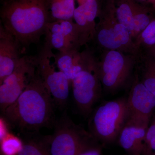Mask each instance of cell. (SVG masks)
<instances>
[{"label":"cell","instance_id":"cell-1","mask_svg":"<svg viewBox=\"0 0 155 155\" xmlns=\"http://www.w3.org/2000/svg\"><path fill=\"white\" fill-rule=\"evenodd\" d=\"M54 102L38 72L17 101L3 112L10 124L22 131H38L54 121Z\"/></svg>","mask_w":155,"mask_h":155},{"label":"cell","instance_id":"cell-2","mask_svg":"<svg viewBox=\"0 0 155 155\" xmlns=\"http://www.w3.org/2000/svg\"><path fill=\"white\" fill-rule=\"evenodd\" d=\"M1 17V24L20 46L38 42L50 21L47 0L5 1Z\"/></svg>","mask_w":155,"mask_h":155},{"label":"cell","instance_id":"cell-3","mask_svg":"<svg viewBox=\"0 0 155 155\" xmlns=\"http://www.w3.org/2000/svg\"><path fill=\"white\" fill-rule=\"evenodd\" d=\"M128 117L127 98L104 102L93 112L88 122L89 132L97 141L110 144L118 139Z\"/></svg>","mask_w":155,"mask_h":155},{"label":"cell","instance_id":"cell-4","mask_svg":"<svg viewBox=\"0 0 155 155\" xmlns=\"http://www.w3.org/2000/svg\"><path fill=\"white\" fill-rule=\"evenodd\" d=\"M95 140L90 132L63 116L56 123L53 135L48 136L50 155H77Z\"/></svg>","mask_w":155,"mask_h":155},{"label":"cell","instance_id":"cell-5","mask_svg":"<svg viewBox=\"0 0 155 155\" xmlns=\"http://www.w3.org/2000/svg\"><path fill=\"white\" fill-rule=\"evenodd\" d=\"M101 81L97 65L92 61L71 82L75 104L82 115L91 113L101 94Z\"/></svg>","mask_w":155,"mask_h":155},{"label":"cell","instance_id":"cell-6","mask_svg":"<svg viewBox=\"0 0 155 155\" xmlns=\"http://www.w3.org/2000/svg\"><path fill=\"white\" fill-rule=\"evenodd\" d=\"M52 50L44 47L35 58L37 72L56 104L63 108L67 104L71 82L61 71H56L51 62Z\"/></svg>","mask_w":155,"mask_h":155},{"label":"cell","instance_id":"cell-7","mask_svg":"<svg viewBox=\"0 0 155 155\" xmlns=\"http://www.w3.org/2000/svg\"><path fill=\"white\" fill-rule=\"evenodd\" d=\"M36 71L35 59L26 56L20 58L14 72L0 84V107L2 113L17 101Z\"/></svg>","mask_w":155,"mask_h":155},{"label":"cell","instance_id":"cell-8","mask_svg":"<svg viewBox=\"0 0 155 155\" xmlns=\"http://www.w3.org/2000/svg\"><path fill=\"white\" fill-rule=\"evenodd\" d=\"M98 73L101 83L108 91L114 92L125 83L131 71L130 61L122 53L116 50H110L105 56Z\"/></svg>","mask_w":155,"mask_h":155},{"label":"cell","instance_id":"cell-9","mask_svg":"<svg viewBox=\"0 0 155 155\" xmlns=\"http://www.w3.org/2000/svg\"><path fill=\"white\" fill-rule=\"evenodd\" d=\"M45 47L60 52L77 50L80 45L78 28L72 20L50 21L45 29Z\"/></svg>","mask_w":155,"mask_h":155},{"label":"cell","instance_id":"cell-10","mask_svg":"<svg viewBox=\"0 0 155 155\" xmlns=\"http://www.w3.org/2000/svg\"><path fill=\"white\" fill-rule=\"evenodd\" d=\"M127 119L149 123L155 109V96L137 78L127 98Z\"/></svg>","mask_w":155,"mask_h":155},{"label":"cell","instance_id":"cell-11","mask_svg":"<svg viewBox=\"0 0 155 155\" xmlns=\"http://www.w3.org/2000/svg\"><path fill=\"white\" fill-rule=\"evenodd\" d=\"M148 125V123L127 119L118 140L127 155H143Z\"/></svg>","mask_w":155,"mask_h":155},{"label":"cell","instance_id":"cell-12","mask_svg":"<svg viewBox=\"0 0 155 155\" xmlns=\"http://www.w3.org/2000/svg\"><path fill=\"white\" fill-rule=\"evenodd\" d=\"M19 43L1 24L0 27V84L12 74L20 60Z\"/></svg>","mask_w":155,"mask_h":155},{"label":"cell","instance_id":"cell-13","mask_svg":"<svg viewBox=\"0 0 155 155\" xmlns=\"http://www.w3.org/2000/svg\"><path fill=\"white\" fill-rule=\"evenodd\" d=\"M55 64L59 71L66 75L70 82L88 65L90 60L86 59L84 55L78 53L77 50L74 49L64 52L53 54Z\"/></svg>","mask_w":155,"mask_h":155},{"label":"cell","instance_id":"cell-14","mask_svg":"<svg viewBox=\"0 0 155 155\" xmlns=\"http://www.w3.org/2000/svg\"><path fill=\"white\" fill-rule=\"evenodd\" d=\"M51 11V21L72 20L75 12V0H47Z\"/></svg>","mask_w":155,"mask_h":155},{"label":"cell","instance_id":"cell-15","mask_svg":"<svg viewBox=\"0 0 155 155\" xmlns=\"http://www.w3.org/2000/svg\"><path fill=\"white\" fill-rule=\"evenodd\" d=\"M99 43L109 50H117L123 48L117 38L110 23L108 25H101L96 29L95 34Z\"/></svg>","mask_w":155,"mask_h":155},{"label":"cell","instance_id":"cell-16","mask_svg":"<svg viewBox=\"0 0 155 155\" xmlns=\"http://www.w3.org/2000/svg\"><path fill=\"white\" fill-rule=\"evenodd\" d=\"M18 155H50L48 136L23 141Z\"/></svg>","mask_w":155,"mask_h":155},{"label":"cell","instance_id":"cell-17","mask_svg":"<svg viewBox=\"0 0 155 155\" xmlns=\"http://www.w3.org/2000/svg\"><path fill=\"white\" fill-rule=\"evenodd\" d=\"M0 141L2 155H18L23 144L20 139L10 133Z\"/></svg>","mask_w":155,"mask_h":155},{"label":"cell","instance_id":"cell-18","mask_svg":"<svg viewBox=\"0 0 155 155\" xmlns=\"http://www.w3.org/2000/svg\"><path fill=\"white\" fill-rule=\"evenodd\" d=\"M116 14L117 21L125 26L130 34L134 13L130 5L126 3L121 4L116 10Z\"/></svg>","mask_w":155,"mask_h":155},{"label":"cell","instance_id":"cell-19","mask_svg":"<svg viewBox=\"0 0 155 155\" xmlns=\"http://www.w3.org/2000/svg\"><path fill=\"white\" fill-rule=\"evenodd\" d=\"M153 19L152 17L144 12L134 13L132 22V31L130 33L131 37L139 36Z\"/></svg>","mask_w":155,"mask_h":155},{"label":"cell","instance_id":"cell-20","mask_svg":"<svg viewBox=\"0 0 155 155\" xmlns=\"http://www.w3.org/2000/svg\"><path fill=\"white\" fill-rule=\"evenodd\" d=\"M155 154V119L153 122L148 127L147 130L144 150L143 155Z\"/></svg>","mask_w":155,"mask_h":155},{"label":"cell","instance_id":"cell-21","mask_svg":"<svg viewBox=\"0 0 155 155\" xmlns=\"http://www.w3.org/2000/svg\"><path fill=\"white\" fill-rule=\"evenodd\" d=\"M110 24L115 34L122 45L124 47L129 45L131 41V36L127 28L119 23L117 20L112 22Z\"/></svg>","mask_w":155,"mask_h":155},{"label":"cell","instance_id":"cell-22","mask_svg":"<svg viewBox=\"0 0 155 155\" xmlns=\"http://www.w3.org/2000/svg\"><path fill=\"white\" fill-rule=\"evenodd\" d=\"M83 4L84 12L88 22L95 26V19L98 12V5L96 0H84Z\"/></svg>","mask_w":155,"mask_h":155},{"label":"cell","instance_id":"cell-23","mask_svg":"<svg viewBox=\"0 0 155 155\" xmlns=\"http://www.w3.org/2000/svg\"><path fill=\"white\" fill-rule=\"evenodd\" d=\"M141 81V80H140ZM142 83L155 96V75L148 64L143 72Z\"/></svg>","mask_w":155,"mask_h":155},{"label":"cell","instance_id":"cell-24","mask_svg":"<svg viewBox=\"0 0 155 155\" xmlns=\"http://www.w3.org/2000/svg\"><path fill=\"white\" fill-rule=\"evenodd\" d=\"M95 140L84 147L77 155H101V149L97 145Z\"/></svg>","mask_w":155,"mask_h":155},{"label":"cell","instance_id":"cell-25","mask_svg":"<svg viewBox=\"0 0 155 155\" xmlns=\"http://www.w3.org/2000/svg\"><path fill=\"white\" fill-rule=\"evenodd\" d=\"M155 35V19H153L144 30L139 35L140 39L142 41Z\"/></svg>","mask_w":155,"mask_h":155},{"label":"cell","instance_id":"cell-26","mask_svg":"<svg viewBox=\"0 0 155 155\" xmlns=\"http://www.w3.org/2000/svg\"><path fill=\"white\" fill-rule=\"evenodd\" d=\"M5 119L3 118H1L0 121V125H1V131H0V140L4 138L7 134H8L9 132L7 127V121Z\"/></svg>","mask_w":155,"mask_h":155},{"label":"cell","instance_id":"cell-27","mask_svg":"<svg viewBox=\"0 0 155 155\" xmlns=\"http://www.w3.org/2000/svg\"><path fill=\"white\" fill-rule=\"evenodd\" d=\"M149 65L150 67L152 69L153 72L154 73L155 75V61L154 60L153 61H149V63H147Z\"/></svg>","mask_w":155,"mask_h":155},{"label":"cell","instance_id":"cell-28","mask_svg":"<svg viewBox=\"0 0 155 155\" xmlns=\"http://www.w3.org/2000/svg\"><path fill=\"white\" fill-rule=\"evenodd\" d=\"M142 1H146L149 2L150 3L152 4V5H154L155 4V0H142Z\"/></svg>","mask_w":155,"mask_h":155},{"label":"cell","instance_id":"cell-29","mask_svg":"<svg viewBox=\"0 0 155 155\" xmlns=\"http://www.w3.org/2000/svg\"><path fill=\"white\" fill-rule=\"evenodd\" d=\"M152 52L153 54V56L155 57V46L153 47H152Z\"/></svg>","mask_w":155,"mask_h":155},{"label":"cell","instance_id":"cell-30","mask_svg":"<svg viewBox=\"0 0 155 155\" xmlns=\"http://www.w3.org/2000/svg\"><path fill=\"white\" fill-rule=\"evenodd\" d=\"M5 1H9V0H5Z\"/></svg>","mask_w":155,"mask_h":155}]
</instances>
